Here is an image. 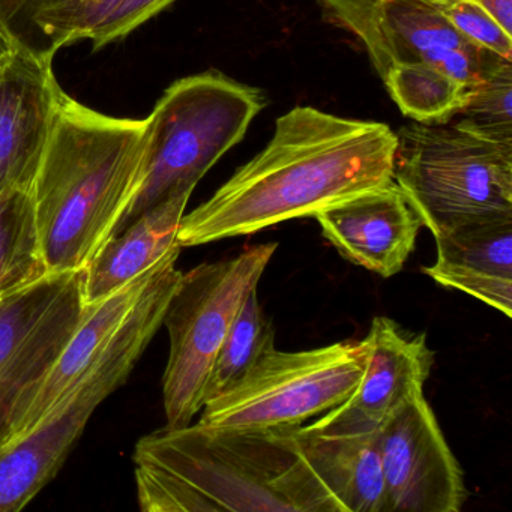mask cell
<instances>
[{
    "label": "cell",
    "mask_w": 512,
    "mask_h": 512,
    "mask_svg": "<svg viewBox=\"0 0 512 512\" xmlns=\"http://www.w3.org/2000/svg\"><path fill=\"white\" fill-rule=\"evenodd\" d=\"M175 0H124L106 22L92 32L91 41L95 50L115 43L145 25L152 17L166 10Z\"/></svg>",
    "instance_id": "cell-26"
},
{
    "label": "cell",
    "mask_w": 512,
    "mask_h": 512,
    "mask_svg": "<svg viewBox=\"0 0 512 512\" xmlns=\"http://www.w3.org/2000/svg\"><path fill=\"white\" fill-rule=\"evenodd\" d=\"M86 310L83 269L46 275L0 298V449L10 442Z\"/></svg>",
    "instance_id": "cell-9"
},
{
    "label": "cell",
    "mask_w": 512,
    "mask_h": 512,
    "mask_svg": "<svg viewBox=\"0 0 512 512\" xmlns=\"http://www.w3.org/2000/svg\"><path fill=\"white\" fill-rule=\"evenodd\" d=\"M122 2L124 0H71L58 10L41 14L32 26L49 40L46 50L56 53L61 47L88 40Z\"/></svg>",
    "instance_id": "cell-23"
},
{
    "label": "cell",
    "mask_w": 512,
    "mask_h": 512,
    "mask_svg": "<svg viewBox=\"0 0 512 512\" xmlns=\"http://www.w3.org/2000/svg\"><path fill=\"white\" fill-rule=\"evenodd\" d=\"M55 53L20 41L0 68V194L31 190L56 113L67 92L53 71Z\"/></svg>",
    "instance_id": "cell-11"
},
{
    "label": "cell",
    "mask_w": 512,
    "mask_h": 512,
    "mask_svg": "<svg viewBox=\"0 0 512 512\" xmlns=\"http://www.w3.org/2000/svg\"><path fill=\"white\" fill-rule=\"evenodd\" d=\"M391 512H458L466 482L424 391L410 395L377 428Z\"/></svg>",
    "instance_id": "cell-10"
},
{
    "label": "cell",
    "mask_w": 512,
    "mask_h": 512,
    "mask_svg": "<svg viewBox=\"0 0 512 512\" xmlns=\"http://www.w3.org/2000/svg\"><path fill=\"white\" fill-rule=\"evenodd\" d=\"M365 367L364 340L301 352L272 349L235 388L206 401L199 422L251 430L298 428L343 404Z\"/></svg>",
    "instance_id": "cell-8"
},
{
    "label": "cell",
    "mask_w": 512,
    "mask_h": 512,
    "mask_svg": "<svg viewBox=\"0 0 512 512\" xmlns=\"http://www.w3.org/2000/svg\"><path fill=\"white\" fill-rule=\"evenodd\" d=\"M491 16L508 34L512 35V0H479Z\"/></svg>",
    "instance_id": "cell-28"
},
{
    "label": "cell",
    "mask_w": 512,
    "mask_h": 512,
    "mask_svg": "<svg viewBox=\"0 0 512 512\" xmlns=\"http://www.w3.org/2000/svg\"><path fill=\"white\" fill-rule=\"evenodd\" d=\"M314 218L341 256L383 278L404 268L422 227L395 182L329 206Z\"/></svg>",
    "instance_id": "cell-14"
},
{
    "label": "cell",
    "mask_w": 512,
    "mask_h": 512,
    "mask_svg": "<svg viewBox=\"0 0 512 512\" xmlns=\"http://www.w3.org/2000/svg\"><path fill=\"white\" fill-rule=\"evenodd\" d=\"M277 247V242L254 245L182 274L163 320L170 337L163 376L167 427H185L199 415L218 350Z\"/></svg>",
    "instance_id": "cell-7"
},
{
    "label": "cell",
    "mask_w": 512,
    "mask_h": 512,
    "mask_svg": "<svg viewBox=\"0 0 512 512\" xmlns=\"http://www.w3.org/2000/svg\"><path fill=\"white\" fill-rule=\"evenodd\" d=\"M71 0H0V23L17 37L20 26L32 25L37 17L58 10Z\"/></svg>",
    "instance_id": "cell-27"
},
{
    "label": "cell",
    "mask_w": 512,
    "mask_h": 512,
    "mask_svg": "<svg viewBox=\"0 0 512 512\" xmlns=\"http://www.w3.org/2000/svg\"><path fill=\"white\" fill-rule=\"evenodd\" d=\"M272 349H275L274 325L263 313L257 290H253L218 350L206 383L205 403L235 388Z\"/></svg>",
    "instance_id": "cell-21"
},
{
    "label": "cell",
    "mask_w": 512,
    "mask_h": 512,
    "mask_svg": "<svg viewBox=\"0 0 512 512\" xmlns=\"http://www.w3.org/2000/svg\"><path fill=\"white\" fill-rule=\"evenodd\" d=\"M326 17L361 41L371 64L377 56L376 17L383 0H320Z\"/></svg>",
    "instance_id": "cell-25"
},
{
    "label": "cell",
    "mask_w": 512,
    "mask_h": 512,
    "mask_svg": "<svg viewBox=\"0 0 512 512\" xmlns=\"http://www.w3.org/2000/svg\"><path fill=\"white\" fill-rule=\"evenodd\" d=\"M380 79L394 64L431 65L476 91L509 59L478 46L422 0H383L376 17Z\"/></svg>",
    "instance_id": "cell-13"
},
{
    "label": "cell",
    "mask_w": 512,
    "mask_h": 512,
    "mask_svg": "<svg viewBox=\"0 0 512 512\" xmlns=\"http://www.w3.org/2000/svg\"><path fill=\"white\" fill-rule=\"evenodd\" d=\"M155 266L142 277L125 284L107 298L95 304H88V310L82 322L77 326L67 346L59 355L58 361L44 379L43 385L40 386L25 415L17 424L10 442L28 433L52 409L53 404L79 382L80 377L88 370L98 353L106 347L130 316L134 305L139 302L140 296L145 292L154 274Z\"/></svg>",
    "instance_id": "cell-18"
},
{
    "label": "cell",
    "mask_w": 512,
    "mask_h": 512,
    "mask_svg": "<svg viewBox=\"0 0 512 512\" xmlns=\"http://www.w3.org/2000/svg\"><path fill=\"white\" fill-rule=\"evenodd\" d=\"M146 130L64 95L31 188L50 274L82 271L115 235L142 184Z\"/></svg>",
    "instance_id": "cell-3"
},
{
    "label": "cell",
    "mask_w": 512,
    "mask_h": 512,
    "mask_svg": "<svg viewBox=\"0 0 512 512\" xmlns=\"http://www.w3.org/2000/svg\"><path fill=\"white\" fill-rule=\"evenodd\" d=\"M265 106L260 89L217 70L170 85L146 118L142 184L115 235L176 191L194 190Z\"/></svg>",
    "instance_id": "cell-5"
},
{
    "label": "cell",
    "mask_w": 512,
    "mask_h": 512,
    "mask_svg": "<svg viewBox=\"0 0 512 512\" xmlns=\"http://www.w3.org/2000/svg\"><path fill=\"white\" fill-rule=\"evenodd\" d=\"M394 182L434 238L467 224L512 217V143L449 121L397 131Z\"/></svg>",
    "instance_id": "cell-6"
},
{
    "label": "cell",
    "mask_w": 512,
    "mask_h": 512,
    "mask_svg": "<svg viewBox=\"0 0 512 512\" xmlns=\"http://www.w3.org/2000/svg\"><path fill=\"white\" fill-rule=\"evenodd\" d=\"M49 274L31 190L0 194V298Z\"/></svg>",
    "instance_id": "cell-19"
},
{
    "label": "cell",
    "mask_w": 512,
    "mask_h": 512,
    "mask_svg": "<svg viewBox=\"0 0 512 512\" xmlns=\"http://www.w3.org/2000/svg\"><path fill=\"white\" fill-rule=\"evenodd\" d=\"M436 262L422 271L446 289L460 290L512 316V217L457 227L434 238Z\"/></svg>",
    "instance_id": "cell-15"
},
{
    "label": "cell",
    "mask_w": 512,
    "mask_h": 512,
    "mask_svg": "<svg viewBox=\"0 0 512 512\" xmlns=\"http://www.w3.org/2000/svg\"><path fill=\"white\" fill-rule=\"evenodd\" d=\"M451 121L484 139L512 143V62L482 82Z\"/></svg>",
    "instance_id": "cell-22"
},
{
    "label": "cell",
    "mask_w": 512,
    "mask_h": 512,
    "mask_svg": "<svg viewBox=\"0 0 512 512\" xmlns=\"http://www.w3.org/2000/svg\"><path fill=\"white\" fill-rule=\"evenodd\" d=\"M397 134L383 122L298 106L275 122L262 152L211 199L184 214L179 247L253 235L394 182Z\"/></svg>",
    "instance_id": "cell-1"
},
{
    "label": "cell",
    "mask_w": 512,
    "mask_h": 512,
    "mask_svg": "<svg viewBox=\"0 0 512 512\" xmlns=\"http://www.w3.org/2000/svg\"><path fill=\"white\" fill-rule=\"evenodd\" d=\"M133 460L145 512H341L298 428L166 425L137 442Z\"/></svg>",
    "instance_id": "cell-2"
},
{
    "label": "cell",
    "mask_w": 512,
    "mask_h": 512,
    "mask_svg": "<svg viewBox=\"0 0 512 512\" xmlns=\"http://www.w3.org/2000/svg\"><path fill=\"white\" fill-rule=\"evenodd\" d=\"M367 367L353 394L340 406L305 425L314 433L374 431L410 395L424 391L434 362L425 334L404 331L388 317H376L364 338Z\"/></svg>",
    "instance_id": "cell-12"
},
{
    "label": "cell",
    "mask_w": 512,
    "mask_h": 512,
    "mask_svg": "<svg viewBox=\"0 0 512 512\" xmlns=\"http://www.w3.org/2000/svg\"><path fill=\"white\" fill-rule=\"evenodd\" d=\"M302 451L328 485L341 512H391L377 430L314 433L298 427Z\"/></svg>",
    "instance_id": "cell-17"
},
{
    "label": "cell",
    "mask_w": 512,
    "mask_h": 512,
    "mask_svg": "<svg viewBox=\"0 0 512 512\" xmlns=\"http://www.w3.org/2000/svg\"><path fill=\"white\" fill-rule=\"evenodd\" d=\"M382 82L400 112L422 124L451 121L475 94L448 74L419 62L391 65Z\"/></svg>",
    "instance_id": "cell-20"
},
{
    "label": "cell",
    "mask_w": 512,
    "mask_h": 512,
    "mask_svg": "<svg viewBox=\"0 0 512 512\" xmlns=\"http://www.w3.org/2000/svg\"><path fill=\"white\" fill-rule=\"evenodd\" d=\"M179 254L181 248H176L155 266L130 316L79 382L28 433L0 449V512L25 508L55 478L95 410L124 385L163 325L182 277L176 268Z\"/></svg>",
    "instance_id": "cell-4"
},
{
    "label": "cell",
    "mask_w": 512,
    "mask_h": 512,
    "mask_svg": "<svg viewBox=\"0 0 512 512\" xmlns=\"http://www.w3.org/2000/svg\"><path fill=\"white\" fill-rule=\"evenodd\" d=\"M19 43V38H17L7 26L0 23V68L4 67V65L10 61Z\"/></svg>",
    "instance_id": "cell-29"
},
{
    "label": "cell",
    "mask_w": 512,
    "mask_h": 512,
    "mask_svg": "<svg viewBox=\"0 0 512 512\" xmlns=\"http://www.w3.org/2000/svg\"><path fill=\"white\" fill-rule=\"evenodd\" d=\"M478 46L512 61V35L508 34L479 0H422Z\"/></svg>",
    "instance_id": "cell-24"
},
{
    "label": "cell",
    "mask_w": 512,
    "mask_h": 512,
    "mask_svg": "<svg viewBox=\"0 0 512 512\" xmlns=\"http://www.w3.org/2000/svg\"><path fill=\"white\" fill-rule=\"evenodd\" d=\"M193 191H176L104 242L83 269L86 304L107 298L181 248L176 238Z\"/></svg>",
    "instance_id": "cell-16"
}]
</instances>
